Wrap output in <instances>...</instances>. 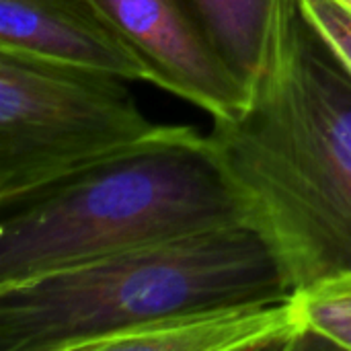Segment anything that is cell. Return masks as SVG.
<instances>
[{
    "mask_svg": "<svg viewBox=\"0 0 351 351\" xmlns=\"http://www.w3.org/2000/svg\"><path fill=\"white\" fill-rule=\"evenodd\" d=\"M0 49L148 82L144 62L93 0H0Z\"/></svg>",
    "mask_w": 351,
    "mask_h": 351,
    "instance_id": "8992f818",
    "label": "cell"
},
{
    "mask_svg": "<svg viewBox=\"0 0 351 351\" xmlns=\"http://www.w3.org/2000/svg\"><path fill=\"white\" fill-rule=\"evenodd\" d=\"M234 224H253V212L210 136L162 125L115 156L0 199V288Z\"/></svg>",
    "mask_w": 351,
    "mask_h": 351,
    "instance_id": "7a4b0ae2",
    "label": "cell"
},
{
    "mask_svg": "<svg viewBox=\"0 0 351 351\" xmlns=\"http://www.w3.org/2000/svg\"><path fill=\"white\" fill-rule=\"evenodd\" d=\"M294 304L306 339L351 350V271L296 290Z\"/></svg>",
    "mask_w": 351,
    "mask_h": 351,
    "instance_id": "9c48e42d",
    "label": "cell"
},
{
    "mask_svg": "<svg viewBox=\"0 0 351 351\" xmlns=\"http://www.w3.org/2000/svg\"><path fill=\"white\" fill-rule=\"evenodd\" d=\"M294 292L255 224L214 228L0 288V351H95L142 325Z\"/></svg>",
    "mask_w": 351,
    "mask_h": 351,
    "instance_id": "3957f363",
    "label": "cell"
},
{
    "mask_svg": "<svg viewBox=\"0 0 351 351\" xmlns=\"http://www.w3.org/2000/svg\"><path fill=\"white\" fill-rule=\"evenodd\" d=\"M212 146L294 288L351 271V70L300 0H280L249 99Z\"/></svg>",
    "mask_w": 351,
    "mask_h": 351,
    "instance_id": "6da1fadb",
    "label": "cell"
},
{
    "mask_svg": "<svg viewBox=\"0 0 351 351\" xmlns=\"http://www.w3.org/2000/svg\"><path fill=\"white\" fill-rule=\"evenodd\" d=\"M204 25L232 72L251 88L263 68L280 0H195Z\"/></svg>",
    "mask_w": 351,
    "mask_h": 351,
    "instance_id": "ba28073f",
    "label": "cell"
},
{
    "mask_svg": "<svg viewBox=\"0 0 351 351\" xmlns=\"http://www.w3.org/2000/svg\"><path fill=\"white\" fill-rule=\"evenodd\" d=\"M160 128L125 78L0 49V199L115 156Z\"/></svg>",
    "mask_w": 351,
    "mask_h": 351,
    "instance_id": "277c9868",
    "label": "cell"
},
{
    "mask_svg": "<svg viewBox=\"0 0 351 351\" xmlns=\"http://www.w3.org/2000/svg\"><path fill=\"white\" fill-rule=\"evenodd\" d=\"M351 70V8L339 0H300Z\"/></svg>",
    "mask_w": 351,
    "mask_h": 351,
    "instance_id": "30bf717a",
    "label": "cell"
},
{
    "mask_svg": "<svg viewBox=\"0 0 351 351\" xmlns=\"http://www.w3.org/2000/svg\"><path fill=\"white\" fill-rule=\"evenodd\" d=\"M339 2H343V4H346L348 8H351V0H339Z\"/></svg>",
    "mask_w": 351,
    "mask_h": 351,
    "instance_id": "8fae6325",
    "label": "cell"
},
{
    "mask_svg": "<svg viewBox=\"0 0 351 351\" xmlns=\"http://www.w3.org/2000/svg\"><path fill=\"white\" fill-rule=\"evenodd\" d=\"M148 70V82L222 117L251 88L216 49L195 0H93Z\"/></svg>",
    "mask_w": 351,
    "mask_h": 351,
    "instance_id": "5b68a950",
    "label": "cell"
},
{
    "mask_svg": "<svg viewBox=\"0 0 351 351\" xmlns=\"http://www.w3.org/2000/svg\"><path fill=\"white\" fill-rule=\"evenodd\" d=\"M306 341L294 294L274 302L212 306L101 341L95 351L294 350Z\"/></svg>",
    "mask_w": 351,
    "mask_h": 351,
    "instance_id": "52a82bcc",
    "label": "cell"
}]
</instances>
